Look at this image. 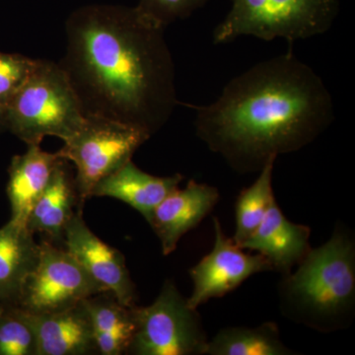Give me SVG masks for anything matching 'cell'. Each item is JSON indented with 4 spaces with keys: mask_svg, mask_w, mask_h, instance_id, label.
Masks as SVG:
<instances>
[{
    "mask_svg": "<svg viewBox=\"0 0 355 355\" xmlns=\"http://www.w3.org/2000/svg\"><path fill=\"white\" fill-rule=\"evenodd\" d=\"M164 31L137 6L90 4L72 11L58 64L85 116L132 125L150 137L164 127L179 104Z\"/></svg>",
    "mask_w": 355,
    "mask_h": 355,
    "instance_id": "obj_1",
    "label": "cell"
},
{
    "mask_svg": "<svg viewBox=\"0 0 355 355\" xmlns=\"http://www.w3.org/2000/svg\"><path fill=\"white\" fill-rule=\"evenodd\" d=\"M195 109L198 137L240 173L314 141L335 119L323 79L287 51L226 84L216 101Z\"/></svg>",
    "mask_w": 355,
    "mask_h": 355,
    "instance_id": "obj_2",
    "label": "cell"
},
{
    "mask_svg": "<svg viewBox=\"0 0 355 355\" xmlns=\"http://www.w3.org/2000/svg\"><path fill=\"white\" fill-rule=\"evenodd\" d=\"M4 128L27 146H41L44 137L62 141L76 135L86 116L60 65L38 60L36 67L2 110Z\"/></svg>",
    "mask_w": 355,
    "mask_h": 355,
    "instance_id": "obj_3",
    "label": "cell"
},
{
    "mask_svg": "<svg viewBox=\"0 0 355 355\" xmlns=\"http://www.w3.org/2000/svg\"><path fill=\"white\" fill-rule=\"evenodd\" d=\"M354 243L335 232L321 247L310 250L284 282L289 302L308 319L336 320L352 309L355 295Z\"/></svg>",
    "mask_w": 355,
    "mask_h": 355,
    "instance_id": "obj_4",
    "label": "cell"
},
{
    "mask_svg": "<svg viewBox=\"0 0 355 355\" xmlns=\"http://www.w3.org/2000/svg\"><path fill=\"white\" fill-rule=\"evenodd\" d=\"M227 15L216 26L212 39L227 44L242 36L289 44L324 34L334 25L340 0H231Z\"/></svg>",
    "mask_w": 355,
    "mask_h": 355,
    "instance_id": "obj_5",
    "label": "cell"
},
{
    "mask_svg": "<svg viewBox=\"0 0 355 355\" xmlns=\"http://www.w3.org/2000/svg\"><path fill=\"white\" fill-rule=\"evenodd\" d=\"M150 135L125 123L86 116L80 130L64 140L58 156L76 166L74 178L79 202L93 197V191L102 180L132 160Z\"/></svg>",
    "mask_w": 355,
    "mask_h": 355,
    "instance_id": "obj_6",
    "label": "cell"
},
{
    "mask_svg": "<svg viewBox=\"0 0 355 355\" xmlns=\"http://www.w3.org/2000/svg\"><path fill=\"white\" fill-rule=\"evenodd\" d=\"M196 311L167 280L153 304L132 307L135 329L128 352L137 355L205 354L209 340Z\"/></svg>",
    "mask_w": 355,
    "mask_h": 355,
    "instance_id": "obj_7",
    "label": "cell"
},
{
    "mask_svg": "<svg viewBox=\"0 0 355 355\" xmlns=\"http://www.w3.org/2000/svg\"><path fill=\"white\" fill-rule=\"evenodd\" d=\"M38 263L26 280L18 307L32 314L69 309L106 289L65 249L43 241Z\"/></svg>",
    "mask_w": 355,
    "mask_h": 355,
    "instance_id": "obj_8",
    "label": "cell"
},
{
    "mask_svg": "<svg viewBox=\"0 0 355 355\" xmlns=\"http://www.w3.org/2000/svg\"><path fill=\"white\" fill-rule=\"evenodd\" d=\"M214 249L190 270L193 292L187 302L191 309L197 310L210 299L226 295L256 273L272 270L265 257L245 253L224 234L216 217L214 218Z\"/></svg>",
    "mask_w": 355,
    "mask_h": 355,
    "instance_id": "obj_9",
    "label": "cell"
},
{
    "mask_svg": "<svg viewBox=\"0 0 355 355\" xmlns=\"http://www.w3.org/2000/svg\"><path fill=\"white\" fill-rule=\"evenodd\" d=\"M62 240L65 250L121 304L130 308L137 306V291L125 257L116 248L100 239L88 227L80 210L76 212L67 223Z\"/></svg>",
    "mask_w": 355,
    "mask_h": 355,
    "instance_id": "obj_10",
    "label": "cell"
},
{
    "mask_svg": "<svg viewBox=\"0 0 355 355\" xmlns=\"http://www.w3.org/2000/svg\"><path fill=\"white\" fill-rule=\"evenodd\" d=\"M218 200L216 188L191 180L186 188L178 187L159 203L148 224L160 240L164 256L177 249L182 237L209 216Z\"/></svg>",
    "mask_w": 355,
    "mask_h": 355,
    "instance_id": "obj_11",
    "label": "cell"
},
{
    "mask_svg": "<svg viewBox=\"0 0 355 355\" xmlns=\"http://www.w3.org/2000/svg\"><path fill=\"white\" fill-rule=\"evenodd\" d=\"M310 234L308 226L286 218L275 198L259 227L240 248L258 252L270 261L272 270L289 273L310 251Z\"/></svg>",
    "mask_w": 355,
    "mask_h": 355,
    "instance_id": "obj_12",
    "label": "cell"
},
{
    "mask_svg": "<svg viewBox=\"0 0 355 355\" xmlns=\"http://www.w3.org/2000/svg\"><path fill=\"white\" fill-rule=\"evenodd\" d=\"M37 336V355H85L96 352L94 328L80 304L46 314L28 313Z\"/></svg>",
    "mask_w": 355,
    "mask_h": 355,
    "instance_id": "obj_13",
    "label": "cell"
},
{
    "mask_svg": "<svg viewBox=\"0 0 355 355\" xmlns=\"http://www.w3.org/2000/svg\"><path fill=\"white\" fill-rule=\"evenodd\" d=\"M27 151L14 156L9 166L7 196L11 207L10 220L27 227L30 212L46 190L62 159L57 153L43 150L41 146H27Z\"/></svg>",
    "mask_w": 355,
    "mask_h": 355,
    "instance_id": "obj_14",
    "label": "cell"
},
{
    "mask_svg": "<svg viewBox=\"0 0 355 355\" xmlns=\"http://www.w3.org/2000/svg\"><path fill=\"white\" fill-rule=\"evenodd\" d=\"M184 180L183 175L157 177L139 169L132 160L102 180L93 191V197L116 198L139 211L148 222L159 203Z\"/></svg>",
    "mask_w": 355,
    "mask_h": 355,
    "instance_id": "obj_15",
    "label": "cell"
},
{
    "mask_svg": "<svg viewBox=\"0 0 355 355\" xmlns=\"http://www.w3.org/2000/svg\"><path fill=\"white\" fill-rule=\"evenodd\" d=\"M41 245L25 226L0 228V303L17 305L26 280L38 263Z\"/></svg>",
    "mask_w": 355,
    "mask_h": 355,
    "instance_id": "obj_16",
    "label": "cell"
},
{
    "mask_svg": "<svg viewBox=\"0 0 355 355\" xmlns=\"http://www.w3.org/2000/svg\"><path fill=\"white\" fill-rule=\"evenodd\" d=\"M77 202L76 181L70 175L67 161L62 159L30 212L28 230L33 234L48 236L51 240L64 239V229L76 214Z\"/></svg>",
    "mask_w": 355,
    "mask_h": 355,
    "instance_id": "obj_17",
    "label": "cell"
},
{
    "mask_svg": "<svg viewBox=\"0 0 355 355\" xmlns=\"http://www.w3.org/2000/svg\"><path fill=\"white\" fill-rule=\"evenodd\" d=\"M280 340L279 327L272 322L256 328L233 327L222 329L207 342L209 355H287L291 354Z\"/></svg>",
    "mask_w": 355,
    "mask_h": 355,
    "instance_id": "obj_18",
    "label": "cell"
},
{
    "mask_svg": "<svg viewBox=\"0 0 355 355\" xmlns=\"http://www.w3.org/2000/svg\"><path fill=\"white\" fill-rule=\"evenodd\" d=\"M277 158V156H272L266 161L256 181L249 188L243 190L237 198L236 231L232 240L239 247L259 227L270 203L275 198L272 190V175Z\"/></svg>",
    "mask_w": 355,
    "mask_h": 355,
    "instance_id": "obj_19",
    "label": "cell"
},
{
    "mask_svg": "<svg viewBox=\"0 0 355 355\" xmlns=\"http://www.w3.org/2000/svg\"><path fill=\"white\" fill-rule=\"evenodd\" d=\"M0 355H37V336L27 312L15 305L0 311Z\"/></svg>",
    "mask_w": 355,
    "mask_h": 355,
    "instance_id": "obj_20",
    "label": "cell"
},
{
    "mask_svg": "<svg viewBox=\"0 0 355 355\" xmlns=\"http://www.w3.org/2000/svg\"><path fill=\"white\" fill-rule=\"evenodd\" d=\"M106 293L84 301L94 331H116L132 336L135 329L132 308L121 304L112 294L106 297Z\"/></svg>",
    "mask_w": 355,
    "mask_h": 355,
    "instance_id": "obj_21",
    "label": "cell"
},
{
    "mask_svg": "<svg viewBox=\"0 0 355 355\" xmlns=\"http://www.w3.org/2000/svg\"><path fill=\"white\" fill-rule=\"evenodd\" d=\"M35 58L0 51V112L27 80L37 64Z\"/></svg>",
    "mask_w": 355,
    "mask_h": 355,
    "instance_id": "obj_22",
    "label": "cell"
},
{
    "mask_svg": "<svg viewBox=\"0 0 355 355\" xmlns=\"http://www.w3.org/2000/svg\"><path fill=\"white\" fill-rule=\"evenodd\" d=\"M209 0H139L137 7L166 28L175 21L186 19Z\"/></svg>",
    "mask_w": 355,
    "mask_h": 355,
    "instance_id": "obj_23",
    "label": "cell"
},
{
    "mask_svg": "<svg viewBox=\"0 0 355 355\" xmlns=\"http://www.w3.org/2000/svg\"><path fill=\"white\" fill-rule=\"evenodd\" d=\"M96 352L102 355H120L128 352L132 336L116 331H94Z\"/></svg>",
    "mask_w": 355,
    "mask_h": 355,
    "instance_id": "obj_24",
    "label": "cell"
},
{
    "mask_svg": "<svg viewBox=\"0 0 355 355\" xmlns=\"http://www.w3.org/2000/svg\"><path fill=\"white\" fill-rule=\"evenodd\" d=\"M2 128H4V125H3V121H2L1 112H0V130H1Z\"/></svg>",
    "mask_w": 355,
    "mask_h": 355,
    "instance_id": "obj_25",
    "label": "cell"
},
{
    "mask_svg": "<svg viewBox=\"0 0 355 355\" xmlns=\"http://www.w3.org/2000/svg\"><path fill=\"white\" fill-rule=\"evenodd\" d=\"M2 308H3V304H1V303H0V311L2 310Z\"/></svg>",
    "mask_w": 355,
    "mask_h": 355,
    "instance_id": "obj_26",
    "label": "cell"
}]
</instances>
